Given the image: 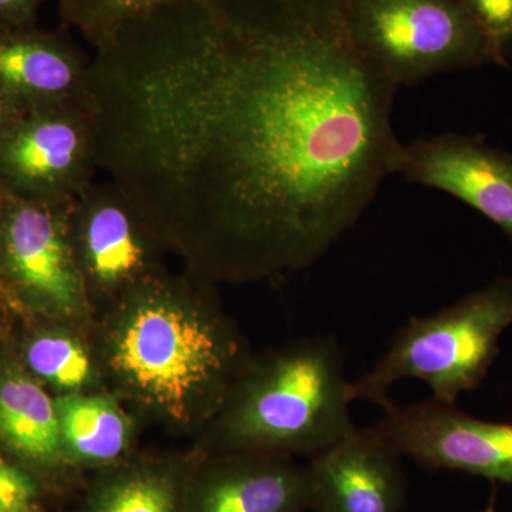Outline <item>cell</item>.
Masks as SVG:
<instances>
[{"label":"cell","instance_id":"obj_19","mask_svg":"<svg viewBox=\"0 0 512 512\" xmlns=\"http://www.w3.org/2000/svg\"><path fill=\"white\" fill-rule=\"evenodd\" d=\"M458 3L483 32L490 62L498 66H510L512 0H458Z\"/></svg>","mask_w":512,"mask_h":512},{"label":"cell","instance_id":"obj_9","mask_svg":"<svg viewBox=\"0 0 512 512\" xmlns=\"http://www.w3.org/2000/svg\"><path fill=\"white\" fill-rule=\"evenodd\" d=\"M393 174L454 195L512 239V157L481 138L440 134L402 143Z\"/></svg>","mask_w":512,"mask_h":512},{"label":"cell","instance_id":"obj_7","mask_svg":"<svg viewBox=\"0 0 512 512\" xmlns=\"http://www.w3.org/2000/svg\"><path fill=\"white\" fill-rule=\"evenodd\" d=\"M402 456L433 470H454L512 485V424L476 419L433 399L392 403L376 424Z\"/></svg>","mask_w":512,"mask_h":512},{"label":"cell","instance_id":"obj_23","mask_svg":"<svg viewBox=\"0 0 512 512\" xmlns=\"http://www.w3.org/2000/svg\"><path fill=\"white\" fill-rule=\"evenodd\" d=\"M12 512H32V507L25 508V510H18V511H12Z\"/></svg>","mask_w":512,"mask_h":512},{"label":"cell","instance_id":"obj_22","mask_svg":"<svg viewBox=\"0 0 512 512\" xmlns=\"http://www.w3.org/2000/svg\"><path fill=\"white\" fill-rule=\"evenodd\" d=\"M20 117V110L18 107L9 103L5 97L0 96V137L9 130L13 124L18 121Z\"/></svg>","mask_w":512,"mask_h":512},{"label":"cell","instance_id":"obj_6","mask_svg":"<svg viewBox=\"0 0 512 512\" xmlns=\"http://www.w3.org/2000/svg\"><path fill=\"white\" fill-rule=\"evenodd\" d=\"M28 113L0 137V178L19 200L76 201L99 171L90 107Z\"/></svg>","mask_w":512,"mask_h":512},{"label":"cell","instance_id":"obj_16","mask_svg":"<svg viewBox=\"0 0 512 512\" xmlns=\"http://www.w3.org/2000/svg\"><path fill=\"white\" fill-rule=\"evenodd\" d=\"M184 504V490L174 474L136 468L104 481L87 512H184Z\"/></svg>","mask_w":512,"mask_h":512},{"label":"cell","instance_id":"obj_3","mask_svg":"<svg viewBox=\"0 0 512 512\" xmlns=\"http://www.w3.org/2000/svg\"><path fill=\"white\" fill-rule=\"evenodd\" d=\"M338 340L320 335L252 370L232 397L225 439L248 451L313 458L357 429Z\"/></svg>","mask_w":512,"mask_h":512},{"label":"cell","instance_id":"obj_2","mask_svg":"<svg viewBox=\"0 0 512 512\" xmlns=\"http://www.w3.org/2000/svg\"><path fill=\"white\" fill-rule=\"evenodd\" d=\"M111 362L124 382L170 416L192 402L221 397L239 348L227 326L192 309L183 293L157 276L128 291Z\"/></svg>","mask_w":512,"mask_h":512},{"label":"cell","instance_id":"obj_25","mask_svg":"<svg viewBox=\"0 0 512 512\" xmlns=\"http://www.w3.org/2000/svg\"><path fill=\"white\" fill-rule=\"evenodd\" d=\"M0 229H2V222H0Z\"/></svg>","mask_w":512,"mask_h":512},{"label":"cell","instance_id":"obj_15","mask_svg":"<svg viewBox=\"0 0 512 512\" xmlns=\"http://www.w3.org/2000/svg\"><path fill=\"white\" fill-rule=\"evenodd\" d=\"M63 448L84 463H111L127 447V423L103 397L66 396L57 400Z\"/></svg>","mask_w":512,"mask_h":512},{"label":"cell","instance_id":"obj_12","mask_svg":"<svg viewBox=\"0 0 512 512\" xmlns=\"http://www.w3.org/2000/svg\"><path fill=\"white\" fill-rule=\"evenodd\" d=\"M92 57L66 33L0 25V96L22 110L90 107Z\"/></svg>","mask_w":512,"mask_h":512},{"label":"cell","instance_id":"obj_18","mask_svg":"<svg viewBox=\"0 0 512 512\" xmlns=\"http://www.w3.org/2000/svg\"><path fill=\"white\" fill-rule=\"evenodd\" d=\"M33 372L62 389H79L92 376V363L86 350L67 336L47 335L36 339L28 349Z\"/></svg>","mask_w":512,"mask_h":512},{"label":"cell","instance_id":"obj_17","mask_svg":"<svg viewBox=\"0 0 512 512\" xmlns=\"http://www.w3.org/2000/svg\"><path fill=\"white\" fill-rule=\"evenodd\" d=\"M175 0H60L63 25L100 49L131 20Z\"/></svg>","mask_w":512,"mask_h":512},{"label":"cell","instance_id":"obj_11","mask_svg":"<svg viewBox=\"0 0 512 512\" xmlns=\"http://www.w3.org/2000/svg\"><path fill=\"white\" fill-rule=\"evenodd\" d=\"M402 454L373 427L357 429L311 458L313 512H403Z\"/></svg>","mask_w":512,"mask_h":512},{"label":"cell","instance_id":"obj_21","mask_svg":"<svg viewBox=\"0 0 512 512\" xmlns=\"http://www.w3.org/2000/svg\"><path fill=\"white\" fill-rule=\"evenodd\" d=\"M42 0H0V25L32 28Z\"/></svg>","mask_w":512,"mask_h":512},{"label":"cell","instance_id":"obj_24","mask_svg":"<svg viewBox=\"0 0 512 512\" xmlns=\"http://www.w3.org/2000/svg\"><path fill=\"white\" fill-rule=\"evenodd\" d=\"M483 512H495L494 505H490V507H488L487 510H485Z\"/></svg>","mask_w":512,"mask_h":512},{"label":"cell","instance_id":"obj_5","mask_svg":"<svg viewBox=\"0 0 512 512\" xmlns=\"http://www.w3.org/2000/svg\"><path fill=\"white\" fill-rule=\"evenodd\" d=\"M346 20L359 49L399 87L490 62L458 0H346Z\"/></svg>","mask_w":512,"mask_h":512},{"label":"cell","instance_id":"obj_4","mask_svg":"<svg viewBox=\"0 0 512 512\" xmlns=\"http://www.w3.org/2000/svg\"><path fill=\"white\" fill-rule=\"evenodd\" d=\"M510 326L512 278L503 276L439 312L410 319L372 369L352 382L353 402L386 409L394 384L417 379L433 399L456 404L461 394L481 386Z\"/></svg>","mask_w":512,"mask_h":512},{"label":"cell","instance_id":"obj_1","mask_svg":"<svg viewBox=\"0 0 512 512\" xmlns=\"http://www.w3.org/2000/svg\"><path fill=\"white\" fill-rule=\"evenodd\" d=\"M397 89L346 0H175L92 57L97 165L207 274L299 271L393 175Z\"/></svg>","mask_w":512,"mask_h":512},{"label":"cell","instance_id":"obj_20","mask_svg":"<svg viewBox=\"0 0 512 512\" xmlns=\"http://www.w3.org/2000/svg\"><path fill=\"white\" fill-rule=\"evenodd\" d=\"M37 490L32 474L0 458V512L32 507Z\"/></svg>","mask_w":512,"mask_h":512},{"label":"cell","instance_id":"obj_14","mask_svg":"<svg viewBox=\"0 0 512 512\" xmlns=\"http://www.w3.org/2000/svg\"><path fill=\"white\" fill-rule=\"evenodd\" d=\"M0 440L32 463L53 464L62 457L56 404L18 373L0 379Z\"/></svg>","mask_w":512,"mask_h":512},{"label":"cell","instance_id":"obj_13","mask_svg":"<svg viewBox=\"0 0 512 512\" xmlns=\"http://www.w3.org/2000/svg\"><path fill=\"white\" fill-rule=\"evenodd\" d=\"M311 498L308 467L259 454L211 471L185 504L188 512H305Z\"/></svg>","mask_w":512,"mask_h":512},{"label":"cell","instance_id":"obj_8","mask_svg":"<svg viewBox=\"0 0 512 512\" xmlns=\"http://www.w3.org/2000/svg\"><path fill=\"white\" fill-rule=\"evenodd\" d=\"M70 239L86 289L128 292L156 276L158 238L109 180L93 183L73 202Z\"/></svg>","mask_w":512,"mask_h":512},{"label":"cell","instance_id":"obj_10","mask_svg":"<svg viewBox=\"0 0 512 512\" xmlns=\"http://www.w3.org/2000/svg\"><path fill=\"white\" fill-rule=\"evenodd\" d=\"M73 202L52 204L15 198L3 231L6 262L13 279L40 301L63 312L82 308L87 292L70 239Z\"/></svg>","mask_w":512,"mask_h":512}]
</instances>
